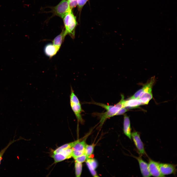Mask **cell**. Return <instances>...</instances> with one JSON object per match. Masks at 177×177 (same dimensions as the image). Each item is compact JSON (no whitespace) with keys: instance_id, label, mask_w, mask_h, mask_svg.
<instances>
[{"instance_id":"obj_1","label":"cell","mask_w":177,"mask_h":177,"mask_svg":"<svg viewBox=\"0 0 177 177\" xmlns=\"http://www.w3.org/2000/svg\"><path fill=\"white\" fill-rule=\"evenodd\" d=\"M121 98L120 100L116 104L113 105L110 109L106 110L104 113H97L95 114L99 117L100 119L99 126H102L104 121L107 119L116 115H117L119 111L122 108L124 107L123 103L124 97L123 95H121Z\"/></svg>"},{"instance_id":"obj_2","label":"cell","mask_w":177,"mask_h":177,"mask_svg":"<svg viewBox=\"0 0 177 177\" xmlns=\"http://www.w3.org/2000/svg\"><path fill=\"white\" fill-rule=\"evenodd\" d=\"M70 103L71 108L76 117L78 122L81 124L83 123L84 120L81 116L82 110L81 104L71 86V93L70 96Z\"/></svg>"},{"instance_id":"obj_3","label":"cell","mask_w":177,"mask_h":177,"mask_svg":"<svg viewBox=\"0 0 177 177\" xmlns=\"http://www.w3.org/2000/svg\"><path fill=\"white\" fill-rule=\"evenodd\" d=\"M63 18L66 35L68 34L74 39L75 37V29L77 23L76 18L72 11L65 15Z\"/></svg>"},{"instance_id":"obj_4","label":"cell","mask_w":177,"mask_h":177,"mask_svg":"<svg viewBox=\"0 0 177 177\" xmlns=\"http://www.w3.org/2000/svg\"><path fill=\"white\" fill-rule=\"evenodd\" d=\"M54 10L55 14L62 18L67 14L71 12L68 2L66 0H62L55 7Z\"/></svg>"},{"instance_id":"obj_5","label":"cell","mask_w":177,"mask_h":177,"mask_svg":"<svg viewBox=\"0 0 177 177\" xmlns=\"http://www.w3.org/2000/svg\"><path fill=\"white\" fill-rule=\"evenodd\" d=\"M131 136L139 154L141 156L146 154L144 145L141 139L139 133L133 131L131 133Z\"/></svg>"},{"instance_id":"obj_6","label":"cell","mask_w":177,"mask_h":177,"mask_svg":"<svg viewBox=\"0 0 177 177\" xmlns=\"http://www.w3.org/2000/svg\"><path fill=\"white\" fill-rule=\"evenodd\" d=\"M155 80V77H152L148 82L142 88L137 91L130 98L131 99H137L144 93L152 91V88Z\"/></svg>"},{"instance_id":"obj_7","label":"cell","mask_w":177,"mask_h":177,"mask_svg":"<svg viewBox=\"0 0 177 177\" xmlns=\"http://www.w3.org/2000/svg\"><path fill=\"white\" fill-rule=\"evenodd\" d=\"M159 164V162L149 158L148 167L151 176L155 177H165L160 172Z\"/></svg>"},{"instance_id":"obj_8","label":"cell","mask_w":177,"mask_h":177,"mask_svg":"<svg viewBox=\"0 0 177 177\" xmlns=\"http://www.w3.org/2000/svg\"><path fill=\"white\" fill-rule=\"evenodd\" d=\"M159 168L162 175L164 176L172 174H175L177 172L176 165L173 164L159 163Z\"/></svg>"},{"instance_id":"obj_9","label":"cell","mask_w":177,"mask_h":177,"mask_svg":"<svg viewBox=\"0 0 177 177\" xmlns=\"http://www.w3.org/2000/svg\"><path fill=\"white\" fill-rule=\"evenodd\" d=\"M141 156L138 157L133 156L137 160L140 167L141 174L143 177H148L151 176L148 167V164L143 161L142 159Z\"/></svg>"},{"instance_id":"obj_10","label":"cell","mask_w":177,"mask_h":177,"mask_svg":"<svg viewBox=\"0 0 177 177\" xmlns=\"http://www.w3.org/2000/svg\"><path fill=\"white\" fill-rule=\"evenodd\" d=\"M86 164L92 175L94 177L98 176L95 170L98 166V163L94 159L89 158L86 161Z\"/></svg>"},{"instance_id":"obj_11","label":"cell","mask_w":177,"mask_h":177,"mask_svg":"<svg viewBox=\"0 0 177 177\" xmlns=\"http://www.w3.org/2000/svg\"><path fill=\"white\" fill-rule=\"evenodd\" d=\"M123 131L124 134L130 139L131 140V129L129 117L126 115L124 116Z\"/></svg>"},{"instance_id":"obj_12","label":"cell","mask_w":177,"mask_h":177,"mask_svg":"<svg viewBox=\"0 0 177 177\" xmlns=\"http://www.w3.org/2000/svg\"><path fill=\"white\" fill-rule=\"evenodd\" d=\"M123 104L125 107L128 109L137 108L142 104L139 99L130 98L126 100H124Z\"/></svg>"},{"instance_id":"obj_13","label":"cell","mask_w":177,"mask_h":177,"mask_svg":"<svg viewBox=\"0 0 177 177\" xmlns=\"http://www.w3.org/2000/svg\"><path fill=\"white\" fill-rule=\"evenodd\" d=\"M59 50L56 46L51 43L47 44L45 46L44 49L45 54L50 58L56 55Z\"/></svg>"},{"instance_id":"obj_14","label":"cell","mask_w":177,"mask_h":177,"mask_svg":"<svg viewBox=\"0 0 177 177\" xmlns=\"http://www.w3.org/2000/svg\"><path fill=\"white\" fill-rule=\"evenodd\" d=\"M66 35L65 30L63 29L61 33L56 37L53 40V44L58 49H59Z\"/></svg>"},{"instance_id":"obj_15","label":"cell","mask_w":177,"mask_h":177,"mask_svg":"<svg viewBox=\"0 0 177 177\" xmlns=\"http://www.w3.org/2000/svg\"><path fill=\"white\" fill-rule=\"evenodd\" d=\"M152 98V91H149L143 94L138 99L140 101L142 104H147Z\"/></svg>"},{"instance_id":"obj_16","label":"cell","mask_w":177,"mask_h":177,"mask_svg":"<svg viewBox=\"0 0 177 177\" xmlns=\"http://www.w3.org/2000/svg\"><path fill=\"white\" fill-rule=\"evenodd\" d=\"M86 144L85 140L78 141L71 148L73 151H76L84 153L85 149Z\"/></svg>"},{"instance_id":"obj_17","label":"cell","mask_w":177,"mask_h":177,"mask_svg":"<svg viewBox=\"0 0 177 177\" xmlns=\"http://www.w3.org/2000/svg\"><path fill=\"white\" fill-rule=\"evenodd\" d=\"M79 141V140H78L74 141L65 144L56 149L53 151V153H58L63 150L69 148H71L76 143Z\"/></svg>"},{"instance_id":"obj_18","label":"cell","mask_w":177,"mask_h":177,"mask_svg":"<svg viewBox=\"0 0 177 177\" xmlns=\"http://www.w3.org/2000/svg\"><path fill=\"white\" fill-rule=\"evenodd\" d=\"M51 156L53 159L55 163H58L67 159L65 156L60 152L53 153Z\"/></svg>"},{"instance_id":"obj_19","label":"cell","mask_w":177,"mask_h":177,"mask_svg":"<svg viewBox=\"0 0 177 177\" xmlns=\"http://www.w3.org/2000/svg\"><path fill=\"white\" fill-rule=\"evenodd\" d=\"M74 166L76 176L77 177H80L82 171V163L75 161Z\"/></svg>"},{"instance_id":"obj_20","label":"cell","mask_w":177,"mask_h":177,"mask_svg":"<svg viewBox=\"0 0 177 177\" xmlns=\"http://www.w3.org/2000/svg\"><path fill=\"white\" fill-rule=\"evenodd\" d=\"M94 148V146L93 145H88L86 144V145L84 153L87 156V158L93 154Z\"/></svg>"},{"instance_id":"obj_21","label":"cell","mask_w":177,"mask_h":177,"mask_svg":"<svg viewBox=\"0 0 177 177\" xmlns=\"http://www.w3.org/2000/svg\"><path fill=\"white\" fill-rule=\"evenodd\" d=\"M66 157L67 159H69L72 157L73 150L72 148H69L63 150L59 152Z\"/></svg>"},{"instance_id":"obj_22","label":"cell","mask_w":177,"mask_h":177,"mask_svg":"<svg viewBox=\"0 0 177 177\" xmlns=\"http://www.w3.org/2000/svg\"><path fill=\"white\" fill-rule=\"evenodd\" d=\"M75 161L78 162L82 163L86 161L87 157L86 155L84 153L79 156L74 158Z\"/></svg>"},{"instance_id":"obj_23","label":"cell","mask_w":177,"mask_h":177,"mask_svg":"<svg viewBox=\"0 0 177 177\" xmlns=\"http://www.w3.org/2000/svg\"><path fill=\"white\" fill-rule=\"evenodd\" d=\"M17 140H13V141L10 142L3 149L1 150L0 152V164L1 162V161L2 159V156L5 152V151L6 150V149L8 148L9 146L11 145L12 143H14V142L16 141Z\"/></svg>"},{"instance_id":"obj_24","label":"cell","mask_w":177,"mask_h":177,"mask_svg":"<svg viewBox=\"0 0 177 177\" xmlns=\"http://www.w3.org/2000/svg\"><path fill=\"white\" fill-rule=\"evenodd\" d=\"M88 0H77V4L80 8L82 7Z\"/></svg>"},{"instance_id":"obj_25","label":"cell","mask_w":177,"mask_h":177,"mask_svg":"<svg viewBox=\"0 0 177 177\" xmlns=\"http://www.w3.org/2000/svg\"><path fill=\"white\" fill-rule=\"evenodd\" d=\"M70 7L71 9H72L75 7L77 4V0H75L73 1L69 2Z\"/></svg>"},{"instance_id":"obj_26","label":"cell","mask_w":177,"mask_h":177,"mask_svg":"<svg viewBox=\"0 0 177 177\" xmlns=\"http://www.w3.org/2000/svg\"><path fill=\"white\" fill-rule=\"evenodd\" d=\"M75 0H68V2H70L72 1H74Z\"/></svg>"}]
</instances>
